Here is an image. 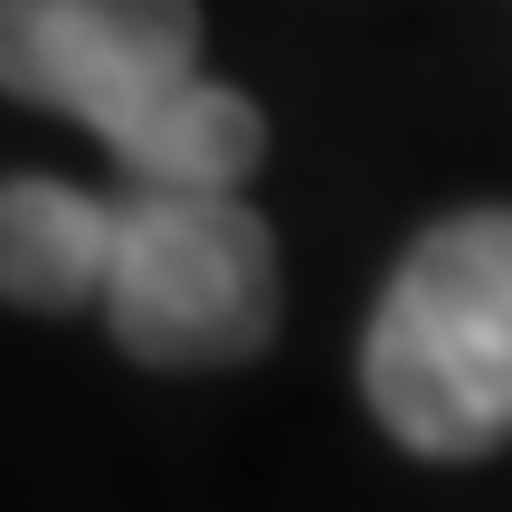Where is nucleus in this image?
<instances>
[{
    "label": "nucleus",
    "mask_w": 512,
    "mask_h": 512,
    "mask_svg": "<svg viewBox=\"0 0 512 512\" xmlns=\"http://www.w3.org/2000/svg\"><path fill=\"white\" fill-rule=\"evenodd\" d=\"M105 228L114 342L152 370H228L275 342V228L238 190L209 181H124Z\"/></svg>",
    "instance_id": "nucleus-3"
},
{
    "label": "nucleus",
    "mask_w": 512,
    "mask_h": 512,
    "mask_svg": "<svg viewBox=\"0 0 512 512\" xmlns=\"http://www.w3.org/2000/svg\"><path fill=\"white\" fill-rule=\"evenodd\" d=\"M0 95L76 114L124 181L238 190L266 152L256 105L200 76L190 0H0Z\"/></svg>",
    "instance_id": "nucleus-1"
},
{
    "label": "nucleus",
    "mask_w": 512,
    "mask_h": 512,
    "mask_svg": "<svg viewBox=\"0 0 512 512\" xmlns=\"http://www.w3.org/2000/svg\"><path fill=\"white\" fill-rule=\"evenodd\" d=\"M114 209L67 181H0V294L29 313H76L105 285Z\"/></svg>",
    "instance_id": "nucleus-4"
},
{
    "label": "nucleus",
    "mask_w": 512,
    "mask_h": 512,
    "mask_svg": "<svg viewBox=\"0 0 512 512\" xmlns=\"http://www.w3.org/2000/svg\"><path fill=\"white\" fill-rule=\"evenodd\" d=\"M361 389L408 456L512 446V209L437 219L399 256L361 342Z\"/></svg>",
    "instance_id": "nucleus-2"
}]
</instances>
